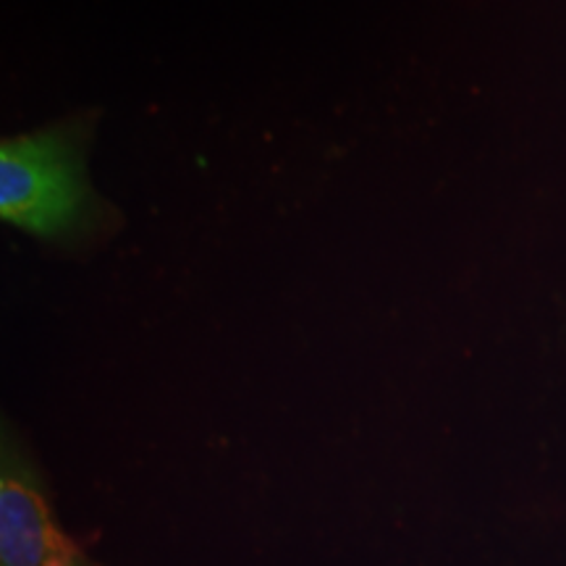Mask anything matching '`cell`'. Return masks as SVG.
Masks as SVG:
<instances>
[{
  "instance_id": "cell-1",
  "label": "cell",
  "mask_w": 566,
  "mask_h": 566,
  "mask_svg": "<svg viewBox=\"0 0 566 566\" xmlns=\"http://www.w3.org/2000/svg\"><path fill=\"white\" fill-rule=\"evenodd\" d=\"M95 116L80 113L0 142V218L55 247L97 244L118 229V210L87 174Z\"/></svg>"
},
{
  "instance_id": "cell-2",
  "label": "cell",
  "mask_w": 566,
  "mask_h": 566,
  "mask_svg": "<svg viewBox=\"0 0 566 566\" xmlns=\"http://www.w3.org/2000/svg\"><path fill=\"white\" fill-rule=\"evenodd\" d=\"M0 566H103L61 530L45 478L9 420L0 441Z\"/></svg>"
}]
</instances>
